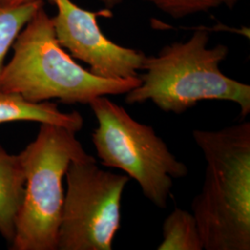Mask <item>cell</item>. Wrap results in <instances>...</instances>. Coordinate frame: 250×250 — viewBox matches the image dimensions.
<instances>
[{
  "label": "cell",
  "mask_w": 250,
  "mask_h": 250,
  "mask_svg": "<svg viewBox=\"0 0 250 250\" xmlns=\"http://www.w3.org/2000/svg\"><path fill=\"white\" fill-rule=\"evenodd\" d=\"M162 236L158 250H204L195 216L183 208H174L165 219Z\"/></svg>",
  "instance_id": "cell-10"
},
{
  "label": "cell",
  "mask_w": 250,
  "mask_h": 250,
  "mask_svg": "<svg viewBox=\"0 0 250 250\" xmlns=\"http://www.w3.org/2000/svg\"><path fill=\"white\" fill-rule=\"evenodd\" d=\"M75 134L62 126L41 124L36 139L19 154L25 186L10 250H58L63 179L72 161L92 157Z\"/></svg>",
  "instance_id": "cell-4"
},
{
  "label": "cell",
  "mask_w": 250,
  "mask_h": 250,
  "mask_svg": "<svg viewBox=\"0 0 250 250\" xmlns=\"http://www.w3.org/2000/svg\"><path fill=\"white\" fill-rule=\"evenodd\" d=\"M107 9H111L116 7L123 0H99Z\"/></svg>",
  "instance_id": "cell-14"
},
{
  "label": "cell",
  "mask_w": 250,
  "mask_h": 250,
  "mask_svg": "<svg viewBox=\"0 0 250 250\" xmlns=\"http://www.w3.org/2000/svg\"><path fill=\"white\" fill-rule=\"evenodd\" d=\"M44 1L29 2L9 6L0 3V75L5 66V59L21 30L34 17Z\"/></svg>",
  "instance_id": "cell-11"
},
{
  "label": "cell",
  "mask_w": 250,
  "mask_h": 250,
  "mask_svg": "<svg viewBox=\"0 0 250 250\" xmlns=\"http://www.w3.org/2000/svg\"><path fill=\"white\" fill-rule=\"evenodd\" d=\"M35 1H44V0H0L1 4L9 5V6H15V5H21L29 2H35ZM52 2V0H48Z\"/></svg>",
  "instance_id": "cell-13"
},
{
  "label": "cell",
  "mask_w": 250,
  "mask_h": 250,
  "mask_svg": "<svg viewBox=\"0 0 250 250\" xmlns=\"http://www.w3.org/2000/svg\"><path fill=\"white\" fill-rule=\"evenodd\" d=\"M14 122L59 125L76 133L83 126V118L78 111L66 113L53 102L34 103L18 94L0 92V125Z\"/></svg>",
  "instance_id": "cell-8"
},
{
  "label": "cell",
  "mask_w": 250,
  "mask_h": 250,
  "mask_svg": "<svg viewBox=\"0 0 250 250\" xmlns=\"http://www.w3.org/2000/svg\"><path fill=\"white\" fill-rule=\"evenodd\" d=\"M11 48L12 57L0 75V92L18 94L30 102L58 99L68 105H88L99 97L126 94L140 83L139 77L106 79L83 68L60 45L44 6Z\"/></svg>",
  "instance_id": "cell-3"
},
{
  "label": "cell",
  "mask_w": 250,
  "mask_h": 250,
  "mask_svg": "<svg viewBox=\"0 0 250 250\" xmlns=\"http://www.w3.org/2000/svg\"><path fill=\"white\" fill-rule=\"evenodd\" d=\"M209 39L207 30H197L188 41L171 43L158 55L146 56L140 83L126 93L125 102L151 101L162 111L180 115L200 101H229L246 118L250 113V85L223 73L220 65L229 48L223 44L208 47Z\"/></svg>",
  "instance_id": "cell-2"
},
{
  "label": "cell",
  "mask_w": 250,
  "mask_h": 250,
  "mask_svg": "<svg viewBox=\"0 0 250 250\" xmlns=\"http://www.w3.org/2000/svg\"><path fill=\"white\" fill-rule=\"evenodd\" d=\"M25 178L20 155H11L0 146V234L11 244L24 196Z\"/></svg>",
  "instance_id": "cell-9"
},
{
  "label": "cell",
  "mask_w": 250,
  "mask_h": 250,
  "mask_svg": "<svg viewBox=\"0 0 250 250\" xmlns=\"http://www.w3.org/2000/svg\"><path fill=\"white\" fill-rule=\"evenodd\" d=\"M240 0H224V4L229 9H232Z\"/></svg>",
  "instance_id": "cell-15"
},
{
  "label": "cell",
  "mask_w": 250,
  "mask_h": 250,
  "mask_svg": "<svg viewBox=\"0 0 250 250\" xmlns=\"http://www.w3.org/2000/svg\"><path fill=\"white\" fill-rule=\"evenodd\" d=\"M204 183L191 208L206 250H250V123L195 129Z\"/></svg>",
  "instance_id": "cell-1"
},
{
  "label": "cell",
  "mask_w": 250,
  "mask_h": 250,
  "mask_svg": "<svg viewBox=\"0 0 250 250\" xmlns=\"http://www.w3.org/2000/svg\"><path fill=\"white\" fill-rule=\"evenodd\" d=\"M107 97L88 104L98 122L92 141L99 160L105 167L123 170L134 179L156 207L167 208L173 180L188 176V166L170 152L152 126L137 122Z\"/></svg>",
  "instance_id": "cell-5"
},
{
  "label": "cell",
  "mask_w": 250,
  "mask_h": 250,
  "mask_svg": "<svg viewBox=\"0 0 250 250\" xmlns=\"http://www.w3.org/2000/svg\"><path fill=\"white\" fill-rule=\"evenodd\" d=\"M172 18H184L224 5V0H144Z\"/></svg>",
  "instance_id": "cell-12"
},
{
  "label": "cell",
  "mask_w": 250,
  "mask_h": 250,
  "mask_svg": "<svg viewBox=\"0 0 250 250\" xmlns=\"http://www.w3.org/2000/svg\"><path fill=\"white\" fill-rule=\"evenodd\" d=\"M65 178L58 250H112L130 177L100 169L92 156L72 161Z\"/></svg>",
  "instance_id": "cell-6"
},
{
  "label": "cell",
  "mask_w": 250,
  "mask_h": 250,
  "mask_svg": "<svg viewBox=\"0 0 250 250\" xmlns=\"http://www.w3.org/2000/svg\"><path fill=\"white\" fill-rule=\"evenodd\" d=\"M57 13L52 17L56 37L72 58L86 63L90 72L106 79L139 77L146 55L118 45L105 36L99 25L100 17H111L109 9L89 11L72 0H52Z\"/></svg>",
  "instance_id": "cell-7"
}]
</instances>
